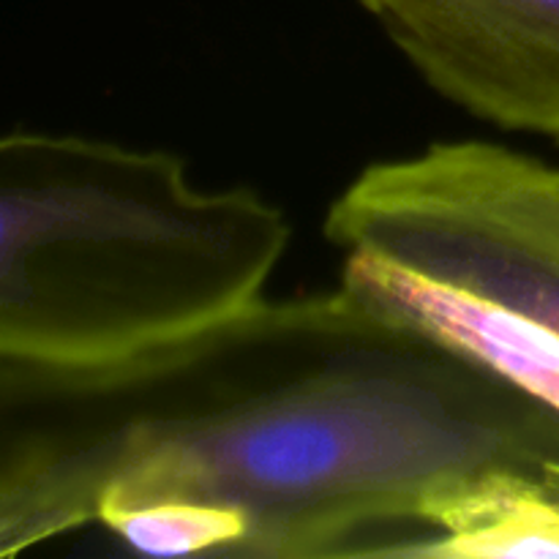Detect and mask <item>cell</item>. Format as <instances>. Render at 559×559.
Segmentation results:
<instances>
[{
  "instance_id": "1",
  "label": "cell",
  "mask_w": 559,
  "mask_h": 559,
  "mask_svg": "<svg viewBox=\"0 0 559 559\" xmlns=\"http://www.w3.org/2000/svg\"><path fill=\"white\" fill-rule=\"evenodd\" d=\"M497 484L559 500V413L338 284L96 369L0 360V557L191 500L240 557L369 555Z\"/></svg>"
},
{
  "instance_id": "3",
  "label": "cell",
  "mask_w": 559,
  "mask_h": 559,
  "mask_svg": "<svg viewBox=\"0 0 559 559\" xmlns=\"http://www.w3.org/2000/svg\"><path fill=\"white\" fill-rule=\"evenodd\" d=\"M325 238L559 331V169L495 142H437L366 167Z\"/></svg>"
},
{
  "instance_id": "5",
  "label": "cell",
  "mask_w": 559,
  "mask_h": 559,
  "mask_svg": "<svg viewBox=\"0 0 559 559\" xmlns=\"http://www.w3.org/2000/svg\"><path fill=\"white\" fill-rule=\"evenodd\" d=\"M342 284L559 413L555 328L374 254H347Z\"/></svg>"
},
{
  "instance_id": "2",
  "label": "cell",
  "mask_w": 559,
  "mask_h": 559,
  "mask_svg": "<svg viewBox=\"0 0 559 559\" xmlns=\"http://www.w3.org/2000/svg\"><path fill=\"white\" fill-rule=\"evenodd\" d=\"M287 213L205 191L167 151L14 131L0 142V360L96 369L235 320L265 298Z\"/></svg>"
},
{
  "instance_id": "6",
  "label": "cell",
  "mask_w": 559,
  "mask_h": 559,
  "mask_svg": "<svg viewBox=\"0 0 559 559\" xmlns=\"http://www.w3.org/2000/svg\"><path fill=\"white\" fill-rule=\"evenodd\" d=\"M129 549L147 557L240 555L246 522L229 508L191 500H153L107 508L98 516Z\"/></svg>"
},
{
  "instance_id": "4",
  "label": "cell",
  "mask_w": 559,
  "mask_h": 559,
  "mask_svg": "<svg viewBox=\"0 0 559 559\" xmlns=\"http://www.w3.org/2000/svg\"><path fill=\"white\" fill-rule=\"evenodd\" d=\"M456 107L559 142V0H358Z\"/></svg>"
}]
</instances>
